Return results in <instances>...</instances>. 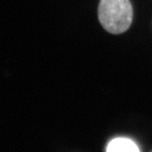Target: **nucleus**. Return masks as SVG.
I'll return each instance as SVG.
<instances>
[{
	"mask_svg": "<svg viewBox=\"0 0 152 152\" xmlns=\"http://www.w3.org/2000/svg\"><path fill=\"white\" fill-rule=\"evenodd\" d=\"M98 17L106 31L121 34L127 31L132 23V5L129 0H101Z\"/></svg>",
	"mask_w": 152,
	"mask_h": 152,
	"instance_id": "obj_1",
	"label": "nucleus"
},
{
	"mask_svg": "<svg viewBox=\"0 0 152 152\" xmlns=\"http://www.w3.org/2000/svg\"><path fill=\"white\" fill-rule=\"evenodd\" d=\"M106 152H140V151L130 139L116 138L109 142Z\"/></svg>",
	"mask_w": 152,
	"mask_h": 152,
	"instance_id": "obj_2",
	"label": "nucleus"
}]
</instances>
